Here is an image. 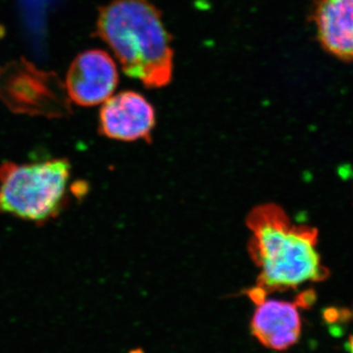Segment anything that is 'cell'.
I'll return each mask as SVG.
<instances>
[{
  "label": "cell",
  "mask_w": 353,
  "mask_h": 353,
  "mask_svg": "<svg viewBox=\"0 0 353 353\" xmlns=\"http://www.w3.org/2000/svg\"><path fill=\"white\" fill-rule=\"evenodd\" d=\"M252 233L248 252L259 269L256 285L248 296L255 304L275 292L296 290L329 277L317 250L318 230L294 224L277 204H261L246 218Z\"/></svg>",
  "instance_id": "cell-1"
},
{
  "label": "cell",
  "mask_w": 353,
  "mask_h": 353,
  "mask_svg": "<svg viewBox=\"0 0 353 353\" xmlns=\"http://www.w3.org/2000/svg\"><path fill=\"white\" fill-rule=\"evenodd\" d=\"M95 36L108 44L130 78L150 88L171 82L172 38L150 0H112L102 6Z\"/></svg>",
  "instance_id": "cell-2"
},
{
  "label": "cell",
  "mask_w": 353,
  "mask_h": 353,
  "mask_svg": "<svg viewBox=\"0 0 353 353\" xmlns=\"http://www.w3.org/2000/svg\"><path fill=\"white\" fill-rule=\"evenodd\" d=\"M71 163L66 158L0 164V213L43 225L68 205Z\"/></svg>",
  "instance_id": "cell-3"
},
{
  "label": "cell",
  "mask_w": 353,
  "mask_h": 353,
  "mask_svg": "<svg viewBox=\"0 0 353 353\" xmlns=\"http://www.w3.org/2000/svg\"><path fill=\"white\" fill-rule=\"evenodd\" d=\"M0 101L14 113L63 118L71 113L65 83L57 73L24 57L0 67Z\"/></svg>",
  "instance_id": "cell-4"
},
{
  "label": "cell",
  "mask_w": 353,
  "mask_h": 353,
  "mask_svg": "<svg viewBox=\"0 0 353 353\" xmlns=\"http://www.w3.org/2000/svg\"><path fill=\"white\" fill-rule=\"evenodd\" d=\"M119 83L113 58L106 51L90 50L80 53L70 65L66 76L70 101L83 108L104 103Z\"/></svg>",
  "instance_id": "cell-5"
},
{
  "label": "cell",
  "mask_w": 353,
  "mask_h": 353,
  "mask_svg": "<svg viewBox=\"0 0 353 353\" xmlns=\"http://www.w3.org/2000/svg\"><path fill=\"white\" fill-rule=\"evenodd\" d=\"M154 126V108L145 97L132 90L112 95L99 112V131L115 141H150Z\"/></svg>",
  "instance_id": "cell-6"
},
{
  "label": "cell",
  "mask_w": 353,
  "mask_h": 353,
  "mask_svg": "<svg viewBox=\"0 0 353 353\" xmlns=\"http://www.w3.org/2000/svg\"><path fill=\"white\" fill-rule=\"evenodd\" d=\"M305 294L294 303L265 299L256 304L250 331L257 341L270 350H289L301 338V318L299 308L310 305Z\"/></svg>",
  "instance_id": "cell-7"
},
{
  "label": "cell",
  "mask_w": 353,
  "mask_h": 353,
  "mask_svg": "<svg viewBox=\"0 0 353 353\" xmlns=\"http://www.w3.org/2000/svg\"><path fill=\"white\" fill-rule=\"evenodd\" d=\"M313 20L323 48L353 61V0H316Z\"/></svg>",
  "instance_id": "cell-8"
},
{
  "label": "cell",
  "mask_w": 353,
  "mask_h": 353,
  "mask_svg": "<svg viewBox=\"0 0 353 353\" xmlns=\"http://www.w3.org/2000/svg\"><path fill=\"white\" fill-rule=\"evenodd\" d=\"M353 318V310H352ZM345 350L348 353H353V334L348 338L347 343H345Z\"/></svg>",
  "instance_id": "cell-9"
}]
</instances>
